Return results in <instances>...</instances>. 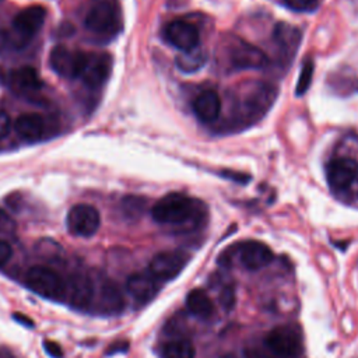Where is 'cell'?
Listing matches in <instances>:
<instances>
[{"label":"cell","instance_id":"6da1fadb","mask_svg":"<svg viewBox=\"0 0 358 358\" xmlns=\"http://www.w3.org/2000/svg\"><path fill=\"white\" fill-rule=\"evenodd\" d=\"M151 215L158 224L190 229L206 220L207 206L201 200L187 194L169 193L152 206Z\"/></svg>","mask_w":358,"mask_h":358},{"label":"cell","instance_id":"7a4b0ae2","mask_svg":"<svg viewBox=\"0 0 358 358\" xmlns=\"http://www.w3.org/2000/svg\"><path fill=\"white\" fill-rule=\"evenodd\" d=\"M235 98L232 120L238 126H249L262 119L277 98V90L270 83L256 81L249 84Z\"/></svg>","mask_w":358,"mask_h":358},{"label":"cell","instance_id":"3957f363","mask_svg":"<svg viewBox=\"0 0 358 358\" xmlns=\"http://www.w3.org/2000/svg\"><path fill=\"white\" fill-rule=\"evenodd\" d=\"M84 24L99 39H112L119 35L123 28L119 0H91Z\"/></svg>","mask_w":358,"mask_h":358},{"label":"cell","instance_id":"277c9868","mask_svg":"<svg viewBox=\"0 0 358 358\" xmlns=\"http://www.w3.org/2000/svg\"><path fill=\"white\" fill-rule=\"evenodd\" d=\"M264 345L273 358H296L303 351L302 331L296 324H280L268 331Z\"/></svg>","mask_w":358,"mask_h":358},{"label":"cell","instance_id":"5b68a950","mask_svg":"<svg viewBox=\"0 0 358 358\" xmlns=\"http://www.w3.org/2000/svg\"><path fill=\"white\" fill-rule=\"evenodd\" d=\"M25 284L35 294L60 301L66 296V282L59 273L45 266H34L25 274Z\"/></svg>","mask_w":358,"mask_h":358},{"label":"cell","instance_id":"8992f818","mask_svg":"<svg viewBox=\"0 0 358 358\" xmlns=\"http://www.w3.org/2000/svg\"><path fill=\"white\" fill-rule=\"evenodd\" d=\"M46 10L39 6H29L21 10L13 20V46L14 48H24L29 41L39 32L45 22Z\"/></svg>","mask_w":358,"mask_h":358},{"label":"cell","instance_id":"52a82bcc","mask_svg":"<svg viewBox=\"0 0 358 358\" xmlns=\"http://www.w3.org/2000/svg\"><path fill=\"white\" fill-rule=\"evenodd\" d=\"M326 178L333 192H345L358 178V162L347 155L334 157L327 164Z\"/></svg>","mask_w":358,"mask_h":358},{"label":"cell","instance_id":"ba28073f","mask_svg":"<svg viewBox=\"0 0 358 358\" xmlns=\"http://www.w3.org/2000/svg\"><path fill=\"white\" fill-rule=\"evenodd\" d=\"M228 60L234 70H256L268 64L267 55L243 39H235L229 46Z\"/></svg>","mask_w":358,"mask_h":358},{"label":"cell","instance_id":"9c48e42d","mask_svg":"<svg viewBox=\"0 0 358 358\" xmlns=\"http://www.w3.org/2000/svg\"><path fill=\"white\" fill-rule=\"evenodd\" d=\"M66 224L67 229L74 236L90 238L99 229L101 215L94 206L80 203L70 208L67 213Z\"/></svg>","mask_w":358,"mask_h":358},{"label":"cell","instance_id":"30bf717a","mask_svg":"<svg viewBox=\"0 0 358 358\" xmlns=\"http://www.w3.org/2000/svg\"><path fill=\"white\" fill-rule=\"evenodd\" d=\"M112 70V57L105 52H91L85 53L84 66L80 74L83 83L92 88H101L109 78Z\"/></svg>","mask_w":358,"mask_h":358},{"label":"cell","instance_id":"8fae6325","mask_svg":"<svg viewBox=\"0 0 358 358\" xmlns=\"http://www.w3.org/2000/svg\"><path fill=\"white\" fill-rule=\"evenodd\" d=\"M189 262L183 250H164L157 253L148 266V271L158 281H169L178 277Z\"/></svg>","mask_w":358,"mask_h":358},{"label":"cell","instance_id":"7c38bea8","mask_svg":"<svg viewBox=\"0 0 358 358\" xmlns=\"http://www.w3.org/2000/svg\"><path fill=\"white\" fill-rule=\"evenodd\" d=\"M85 53L57 45L50 50L49 64L55 73L64 78H78L84 66Z\"/></svg>","mask_w":358,"mask_h":358},{"label":"cell","instance_id":"4fadbf2b","mask_svg":"<svg viewBox=\"0 0 358 358\" xmlns=\"http://www.w3.org/2000/svg\"><path fill=\"white\" fill-rule=\"evenodd\" d=\"M164 39L172 45L173 48L179 49L180 52H187L199 46L200 34L199 28L186 21V20H172L165 24L162 29Z\"/></svg>","mask_w":358,"mask_h":358},{"label":"cell","instance_id":"5bb4252c","mask_svg":"<svg viewBox=\"0 0 358 358\" xmlns=\"http://www.w3.org/2000/svg\"><path fill=\"white\" fill-rule=\"evenodd\" d=\"M94 299L98 310L102 313L116 315L124 309V298L120 288L109 278H103L94 284L92 301Z\"/></svg>","mask_w":358,"mask_h":358},{"label":"cell","instance_id":"9a60e30c","mask_svg":"<svg viewBox=\"0 0 358 358\" xmlns=\"http://www.w3.org/2000/svg\"><path fill=\"white\" fill-rule=\"evenodd\" d=\"M239 262L249 270H259L270 264L274 259L271 249L259 241H245L234 246Z\"/></svg>","mask_w":358,"mask_h":358},{"label":"cell","instance_id":"2e32d148","mask_svg":"<svg viewBox=\"0 0 358 358\" xmlns=\"http://www.w3.org/2000/svg\"><path fill=\"white\" fill-rule=\"evenodd\" d=\"M302 39V32L298 27L288 22H278L273 29V42L278 50L281 62L291 63Z\"/></svg>","mask_w":358,"mask_h":358},{"label":"cell","instance_id":"e0dca14e","mask_svg":"<svg viewBox=\"0 0 358 358\" xmlns=\"http://www.w3.org/2000/svg\"><path fill=\"white\" fill-rule=\"evenodd\" d=\"M66 295L70 303L78 309H85L92 303L94 281L84 273H74L66 284Z\"/></svg>","mask_w":358,"mask_h":358},{"label":"cell","instance_id":"ac0fdd59","mask_svg":"<svg viewBox=\"0 0 358 358\" xmlns=\"http://www.w3.org/2000/svg\"><path fill=\"white\" fill-rule=\"evenodd\" d=\"M126 288L137 302H148L158 292V280L150 271H137L129 275Z\"/></svg>","mask_w":358,"mask_h":358},{"label":"cell","instance_id":"d6986e66","mask_svg":"<svg viewBox=\"0 0 358 358\" xmlns=\"http://www.w3.org/2000/svg\"><path fill=\"white\" fill-rule=\"evenodd\" d=\"M196 117L203 123H213L221 113V98L214 90H204L192 102Z\"/></svg>","mask_w":358,"mask_h":358},{"label":"cell","instance_id":"ffe728a7","mask_svg":"<svg viewBox=\"0 0 358 358\" xmlns=\"http://www.w3.org/2000/svg\"><path fill=\"white\" fill-rule=\"evenodd\" d=\"M10 84L18 92H35L43 87L38 71L31 66H22L10 73Z\"/></svg>","mask_w":358,"mask_h":358},{"label":"cell","instance_id":"44dd1931","mask_svg":"<svg viewBox=\"0 0 358 358\" xmlns=\"http://www.w3.org/2000/svg\"><path fill=\"white\" fill-rule=\"evenodd\" d=\"M14 129L17 134L28 141H36L43 136L45 122L38 113H24L14 122Z\"/></svg>","mask_w":358,"mask_h":358},{"label":"cell","instance_id":"7402d4cb","mask_svg":"<svg viewBox=\"0 0 358 358\" xmlns=\"http://www.w3.org/2000/svg\"><path fill=\"white\" fill-rule=\"evenodd\" d=\"M186 308L187 310L200 319H207L214 312V303L211 298L203 289H192L186 295Z\"/></svg>","mask_w":358,"mask_h":358},{"label":"cell","instance_id":"603a6c76","mask_svg":"<svg viewBox=\"0 0 358 358\" xmlns=\"http://www.w3.org/2000/svg\"><path fill=\"white\" fill-rule=\"evenodd\" d=\"M206 62H207L206 52L197 46L192 50L180 52L176 57V67L180 71L190 74L200 70L206 64Z\"/></svg>","mask_w":358,"mask_h":358},{"label":"cell","instance_id":"cb8c5ba5","mask_svg":"<svg viewBox=\"0 0 358 358\" xmlns=\"http://www.w3.org/2000/svg\"><path fill=\"white\" fill-rule=\"evenodd\" d=\"M162 358H194V347L189 340H172L164 344Z\"/></svg>","mask_w":358,"mask_h":358},{"label":"cell","instance_id":"d4e9b609","mask_svg":"<svg viewBox=\"0 0 358 358\" xmlns=\"http://www.w3.org/2000/svg\"><path fill=\"white\" fill-rule=\"evenodd\" d=\"M313 71H315V64L312 59H306L302 64L301 69V74L296 83V88H295V95L302 96L310 87L312 84V78H313Z\"/></svg>","mask_w":358,"mask_h":358},{"label":"cell","instance_id":"484cf974","mask_svg":"<svg viewBox=\"0 0 358 358\" xmlns=\"http://www.w3.org/2000/svg\"><path fill=\"white\" fill-rule=\"evenodd\" d=\"M144 200L138 197H127L123 201V208L129 217H138L143 211Z\"/></svg>","mask_w":358,"mask_h":358},{"label":"cell","instance_id":"4316f807","mask_svg":"<svg viewBox=\"0 0 358 358\" xmlns=\"http://www.w3.org/2000/svg\"><path fill=\"white\" fill-rule=\"evenodd\" d=\"M284 3L294 11L308 13L317 7V0H284Z\"/></svg>","mask_w":358,"mask_h":358},{"label":"cell","instance_id":"83f0119b","mask_svg":"<svg viewBox=\"0 0 358 358\" xmlns=\"http://www.w3.org/2000/svg\"><path fill=\"white\" fill-rule=\"evenodd\" d=\"M220 303L225 310H231L235 305V288L234 285L228 284L222 288L220 294Z\"/></svg>","mask_w":358,"mask_h":358},{"label":"cell","instance_id":"f1b7e54d","mask_svg":"<svg viewBox=\"0 0 358 358\" xmlns=\"http://www.w3.org/2000/svg\"><path fill=\"white\" fill-rule=\"evenodd\" d=\"M14 221L0 210V235H10L14 232Z\"/></svg>","mask_w":358,"mask_h":358},{"label":"cell","instance_id":"f546056e","mask_svg":"<svg viewBox=\"0 0 358 358\" xmlns=\"http://www.w3.org/2000/svg\"><path fill=\"white\" fill-rule=\"evenodd\" d=\"M13 256V248L8 241L0 239V267L4 266Z\"/></svg>","mask_w":358,"mask_h":358},{"label":"cell","instance_id":"4dcf8cb0","mask_svg":"<svg viewBox=\"0 0 358 358\" xmlns=\"http://www.w3.org/2000/svg\"><path fill=\"white\" fill-rule=\"evenodd\" d=\"M10 129H11L10 116L4 110H0V138H4L10 133Z\"/></svg>","mask_w":358,"mask_h":358},{"label":"cell","instance_id":"1f68e13d","mask_svg":"<svg viewBox=\"0 0 358 358\" xmlns=\"http://www.w3.org/2000/svg\"><path fill=\"white\" fill-rule=\"evenodd\" d=\"M43 348L53 358H62V355H63V351H62L60 345L57 343H55V341H49V340L45 341L43 343Z\"/></svg>","mask_w":358,"mask_h":358},{"label":"cell","instance_id":"d6a6232c","mask_svg":"<svg viewBox=\"0 0 358 358\" xmlns=\"http://www.w3.org/2000/svg\"><path fill=\"white\" fill-rule=\"evenodd\" d=\"M10 48H13V39L10 32L0 29V55H3Z\"/></svg>","mask_w":358,"mask_h":358},{"label":"cell","instance_id":"836d02e7","mask_svg":"<svg viewBox=\"0 0 358 358\" xmlns=\"http://www.w3.org/2000/svg\"><path fill=\"white\" fill-rule=\"evenodd\" d=\"M126 350H127V343H116V344H112V345H110V348H109L108 352H109V354H110V352L113 354V352H116V351H120V352H122V351H126Z\"/></svg>","mask_w":358,"mask_h":358},{"label":"cell","instance_id":"e575fe53","mask_svg":"<svg viewBox=\"0 0 358 358\" xmlns=\"http://www.w3.org/2000/svg\"><path fill=\"white\" fill-rule=\"evenodd\" d=\"M14 319H15V320H18L20 323H27V326H34L32 320H29V319H28V317H25L24 315L17 313V315H14Z\"/></svg>","mask_w":358,"mask_h":358}]
</instances>
